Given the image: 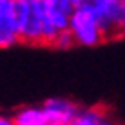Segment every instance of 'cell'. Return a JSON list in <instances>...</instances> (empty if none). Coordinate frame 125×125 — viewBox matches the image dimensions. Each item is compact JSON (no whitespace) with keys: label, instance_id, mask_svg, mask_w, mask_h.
<instances>
[{"label":"cell","instance_id":"1","mask_svg":"<svg viewBox=\"0 0 125 125\" xmlns=\"http://www.w3.org/2000/svg\"><path fill=\"white\" fill-rule=\"evenodd\" d=\"M75 5L95 16L105 41L125 38V0H75Z\"/></svg>","mask_w":125,"mask_h":125},{"label":"cell","instance_id":"2","mask_svg":"<svg viewBox=\"0 0 125 125\" xmlns=\"http://www.w3.org/2000/svg\"><path fill=\"white\" fill-rule=\"evenodd\" d=\"M16 16L20 27V43L29 47H43L47 0H16Z\"/></svg>","mask_w":125,"mask_h":125},{"label":"cell","instance_id":"3","mask_svg":"<svg viewBox=\"0 0 125 125\" xmlns=\"http://www.w3.org/2000/svg\"><path fill=\"white\" fill-rule=\"evenodd\" d=\"M68 29L72 31L73 38L77 41V47H98L105 41V36L102 32V27L95 20L93 14L88 11L75 9L70 16V25Z\"/></svg>","mask_w":125,"mask_h":125},{"label":"cell","instance_id":"4","mask_svg":"<svg viewBox=\"0 0 125 125\" xmlns=\"http://www.w3.org/2000/svg\"><path fill=\"white\" fill-rule=\"evenodd\" d=\"M20 43V27L16 16V0H0V48Z\"/></svg>","mask_w":125,"mask_h":125},{"label":"cell","instance_id":"5","mask_svg":"<svg viewBox=\"0 0 125 125\" xmlns=\"http://www.w3.org/2000/svg\"><path fill=\"white\" fill-rule=\"evenodd\" d=\"M50 125H73L81 107L68 98H48L43 104Z\"/></svg>","mask_w":125,"mask_h":125},{"label":"cell","instance_id":"6","mask_svg":"<svg viewBox=\"0 0 125 125\" xmlns=\"http://www.w3.org/2000/svg\"><path fill=\"white\" fill-rule=\"evenodd\" d=\"M75 9V0H47V16L59 31L68 29L70 16Z\"/></svg>","mask_w":125,"mask_h":125},{"label":"cell","instance_id":"7","mask_svg":"<svg viewBox=\"0 0 125 125\" xmlns=\"http://www.w3.org/2000/svg\"><path fill=\"white\" fill-rule=\"evenodd\" d=\"M14 125H50L48 116L41 107H21L13 115Z\"/></svg>","mask_w":125,"mask_h":125},{"label":"cell","instance_id":"8","mask_svg":"<svg viewBox=\"0 0 125 125\" xmlns=\"http://www.w3.org/2000/svg\"><path fill=\"white\" fill-rule=\"evenodd\" d=\"M104 123H109V116H107L105 107L102 105L81 109L73 120V125H104Z\"/></svg>","mask_w":125,"mask_h":125},{"label":"cell","instance_id":"9","mask_svg":"<svg viewBox=\"0 0 125 125\" xmlns=\"http://www.w3.org/2000/svg\"><path fill=\"white\" fill-rule=\"evenodd\" d=\"M73 47H77V41H75V38H73L72 31L70 29L61 31L57 34V38H55V41H54V48H57V50H70Z\"/></svg>","mask_w":125,"mask_h":125},{"label":"cell","instance_id":"10","mask_svg":"<svg viewBox=\"0 0 125 125\" xmlns=\"http://www.w3.org/2000/svg\"><path fill=\"white\" fill-rule=\"evenodd\" d=\"M0 125H14L13 116H7V115H2V113H0Z\"/></svg>","mask_w":125,"mask_h":125}]
</instances>
